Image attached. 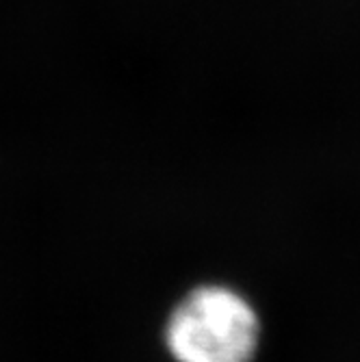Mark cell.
I'll return each instance as SVG.
<instances>
[{
    "instance_id": "1",
    "label": "cell",
    "mask_w": 360,
    "mask_h": 362,
    "mask_svg": "<svg viewBox=\"0 0 360 362\" xmlns=\"http://www.w3.org/2000/svg\"><path fill=\"white\" fill-rule=\"evenodd\" d=\"M163 341L176 362H254L260 317L239 291L200 284L168 315Z\"/></svg>"
}]
</instances>
